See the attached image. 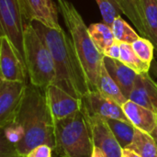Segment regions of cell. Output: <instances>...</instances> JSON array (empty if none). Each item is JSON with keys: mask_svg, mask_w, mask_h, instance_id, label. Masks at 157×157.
I'll list each match as a JSON object with an SVG mask.
<instances>
[{"mask_svg": "<svg viewBox=\"0 0 157 157\" xmlns=\"http://www.w3.org/2000/svg\"><path fill=\"white\" fill-rule=\"evenodd\" d=\"M127 149L132 150L141 157H157V144L153 137L137 129L133 142Z\"/></svg>", "mask_w": 157, "mask_h": 157, "instance_id": "7402d4cb", "label": "cell"}, {"mask_svg": "<svg viewBox=\"0 0 157 157\" xmlns=\"http://www.w3.org/2000/svg\"><path fill=\"white\" fill-rule=\"evenodd\" d=\"M129 121L139 131L151 134L155 128L157 113L132 101L128 100L122 105Z\"/></svg>", "mask_w": 157, "mask_h": 157, "instance_id": "5bb4252c", "label": "cell"}, {"mask_svg": "<svg viewBox=\"0 0 157 157\" xmlns=\"http://www.w3.org/2000/svg\"><path fill=\"white\" fill-rule=\"evenodd\" d=\"M0 79L29 83L27 68L10 40L0 36Z\"/></svg>", "mask_w": 157, "mask_h": 157, "instance_id": "52a82bcc", "label": "cell"}, {"mask_svg": "<svg viewBox=\"0 0 157 157\" xmlns=\"http://www.w3.org/2000/svg\"><path fill=\"white\" fill-rule=\"evenodd\" d=\"M103 55L105 57L119 60L121 56V42L116 40L112 45H110L103 52Z\"/></svg>", "mask_w": 157, "mask_h": 157, "instance_id": "83f0119b", "label": "cell"}, {"mask_svg": "<svg viewBox=\"0 0 157 157\" xmlns=\"http://www.w3.org/2000/svg\"><path fill=\"white\" fill-rule=\"evenodd\" d=\"M132 46L134 52L141 61L147 64H152L154 61L155 46L149 39L139 37L135 41L132 43Z\"/></svg>", "mask_w": 157, "mask_h": 157, "instance_id": "484cf974", "label": "cell"}, {"mask_svg": "<svg viewBox=\"0 0 157 157\" xmlns=\"http://www.w3.org/2000/svg\"><path fill=\"white\" fill-rule=\"evenodd\" d=\"M86 116L91 130L95 147L100 149L108 157H122L123 149L115 138L106 119L86 113Z\"/></svg>", "mask_w": 157, "mask_h": 157, "instance_id": "30bf717a", "label": "cell"}, {"mask_svg": "<svg viewBox=\"0 0 157 157\" xmlns=\"http://www.w3.org/2000/svg\"><path fill=\"white\" fill-rule=\"evenodd\" d=\"M53 157H58V156H57V155H56L55 154H53Z\"/></svg>", "mask_w": 157, "mask_h": 157, "instance_id": "d6a6232c", "label": "cell"}, {"mask_svg": "<svg viewBox=\"0 0 157 157\" xmlns=\"http://www.w3.org/2000/svg\"><path fill=\"white\" fill-rule=\"evenodd\" d=\"M32 24L53 58L55 66L53 85L81 99L89 92V86L71 37L67 36L63 29H52L36 21Z\"/></svg>", "mask_w": 157, "mask_h": 157, "instance_id": "7a4b0ae2", "label": "cell"}, {"mask_svg": "<svg viewBox=\"0 0 157 157\" xmlns=\"http://www.w3.org/2000/svg\"><path fill=\"white\" fill-rule=\"evenodd\" d=\"M119 60L138 75L149 73L151 69L150 64H147L139 59L130 43L121 42V56Z\"/></svg>", "mask_w": 157, "mask_h": 157, "instance_id": "603a6c76", "label": "cell"}, {"mask_svg": "<svg viewBox=\"0 0 157 157\" xmlns=\"http://www.w3.org/2000/svg\"><path fill=\"white\" fill-rule=\"evenodd\" d=\"M53 149L46 144H41L32 149L27 157H53Z\"/></svg>", "mask_w": 157, "mask_h": 157, "instance_id": "4316f807", "label": "cell"}, {"mask_svg": "<svg viewBox=\"0 0 157 157\" xmlns=\"http://www.w3.org/2000/svg\"><path fill=\"white\" fill-rule=\"evenodd\" d=\"M81 101L83 109L88 115L99 116L106 120L113 119L130 122L124 113L122 106L106 98L98 91L86 93L81 98Z\"/></svg>", "mask_w": 157, "mask_h": 157, "instance_id": "ba28073f", "label": "cell"}, {"mask_svg": "<svg viewBox=\"0 0 157 157\" xmlns=\"http://www.w3.org/2000/svg\"><path fill=\"white\" fill-rule=\"evenodd\" d=\"M24 49L29 82L43 89L53 84L55 79L53 58L32 22L26 28Z\"/></svg>", "mask_w": 157, "mask_h": 157, "instance_id": "5b68a950", "label": "cell"}, {"mask_svg": "<svg viewBox=\"0 0 157 157\" xmlns=\"http://www.w3.org/2000/svg\"><path fill=\"white\" fill-rule=\"evenodd\" d=\"M88 32L93 42L102 54L107 48L116 41L111 27L104 22L91 24L88 27Z\"/></svg>", "mask_w": 157, "mask_h": 157, "instance_id": "d6986e66", "label": "cell"}, {"mask_svg": "<svg viewBox=\"0 0 157 157\" xmlns=\"http://www.w3.org/2000/svg\"><path fill=\"white\" fill-rule=\"evenodd\" d=\"M58 9L70 33L75 52L85 72L90 91H98L104 55L93 42L81 14L68 0H57Z\"/></svg>", "mask_w": 157, "mask_h": 157, "instance_id": "3957f363", "label": "cell"}, {"mask_svg": "<svg viewBox=\"0 0 157 157\" xmlns=\"http://www.w3.org/2000/svg\"><path fill=\"white\" fill-rule=\"evenodd\" d=\"M54 154L58 157L93 155L95 145L83 108L68 118L54 121Z\"/></svg>", "mask_w": 157, "mask_h": 157, "instance_id": "277c9868", "label": "cell"}, {"mask_svg": "<svg viewBox=\"0 0 157 157\" xmlns=\"http://www.w3.org/2000/svg\"><path fill=\"white\" fill-rule=\"evenodd\" d=\"M151 69L153 71V74L155 75V76L157 78V62L156 61H153L152 64H151Z\"/></svg>", "mask_w": 157, "mask_h": 157, "instance_id": "4dcf8cb0", "label": "cell"}, {"mask_svg": "<svg viewBox=\"0 0 157 157\" xmlns=\"http://www.w3.org/2000/svg\"><path fill=\"white\" fill-rule=\"evenodd\" d=\"M45 96L54 121L68 118L82 108L81 99L75 98L53 84L45 88Z\"/></svg>", "mask_w": 157, "mask_h": 157, "instance_id": "8fae6325", "label": "cell"}, {"mask_svg": "<svg viewBox=\"0 0 157 157\" xmlns=\"http://www.w3.org/2000/svg\"><path fill=\"white\" fill-rule=\"evenodd\" d=\"M28 83L0 79V127L14 120Z\"/></svg>", "mask_w": 157, "mask_h": 157, "instance_id": "9c48e42d", "label": "cell"}, {"mask_svg": "<svg viewBox=\"0 0 157 157\" xmlns=\"http://www.w3.org/2000/svg\"><path fill=\"white\" fill-rule=\"evenodd\" d=\"M0 129V157H22L17 153V145L23 137V131L19 124L12 120Z\"/></svg>", "mask_w": 157, "mask_h": 157, "instance_id": "2e32d148", "label": "cell"}, {"mask_svg": "<svg viewBox=\"0 0 157 157\" xmlns=\"http://www.w3.org/2000/svg\"><path fill=\"white\" fill-rule=\"evenodd\" d=\"M115 138L122 149H127L133 142L136 128L130 122L120 120L109 119L106 120Z\"/></svg>", "mask_w": 157, "mask_h": 157, "instance_id": "44dd1931", "label": "cell"}, {"mask_svg": "<svg viewBox=\"0 0 157 157\" xmlns=\"http://www.w3.org/2000/svg\"><path fill=\"white\" fill-rule=\"evenodd\" d=\"M29 23L24 0H0L1 36L10 40L25 66V31Z\"/></svg>", "mask_w": 157, "mask_h": 157, "instance_id": "8992f818", "label": "cell"}, {"mask_svg": "<svg viewBox=\"0 0 157 157\" xmlns=\"http://www.w3.org/2000/svg\"><path fill=\"white\" fill-rule=\"evenodd\" d=\"M99 7L103 22L110 26L122 13L118 0H96Z\"/></svg>", "mask_w": 157, "mask_h": 157, "instance_id": "d4e9b609", "label": "cell"}, {"mask_svg": "<svg viewBox=\"0 0 157 157\" xmlns=\"http://www.w3.org/2000/svg\"><path fill=\"white\" fill-rule=\"evenodd\" d=\"M143 10L146 38L157 51V0H143Z\"/></svg>", "mask_w": 157, "mask_h": 157, "instance_id": "ffe728a7", "label": "cell"}, {"mask_svg": "<svg viewBox=\"0 0 157 157\" xmlns=\"http://www.w3.org/2000/svg\"><path fill=\"white\" fill-rule=\"evenodd\" d=\"M98 91L100 92L106 98L117 102L121 106H122L124 103H126L129 100L123 95L117 83L113 80V78L109 74L104 64V60L100 69V75L98 83Z\"/></svg>", "mask_w": 157, "mask_h": 157, "instance_id": "e0dca14e", "label": "cell"}, {"mask_svg": "<svg viewBox=\"0 0 157 157\" xmlns=\"http://www.w3.org/2000/svg\"><path fill=\"white\" fill-rule=\"evenodd\" d=\"M104 64L110 76L121 88L123 95L129 99L138 74L130 67L126 66L120 60L104 56Z\"/></svg>", "mask_w": 157, "mask_h": 157, "instance_id": "9a60e30c", "label": "cell"}, {"mask_svg": "<svg viewBox=\"0 0 157 157\" xmlns=\"http://www.w3.org/2000/svg\"><path fill=\"white\" fill-rule=\"evenodd\" d=\"M129 99L157 113V83L149 73L137 75Z\"/></svg>", "mask_w": 157, "mask_h": 157, "instance_id": "4fadbf2b", "label": "cell"}, {"mask_svg": "<svg viewBox=\"0 0 157 157\" xmlns=\"http://www.w3.org/2000/svg\"><path fill=\"white\" fill-rule=\"evenodd\" d=\"M29 19L52 29H62L58 21V6L52 0H24Z\"/></svg>", "mask_w": 157, "mask_h": 157, "instance_id": "7c38bea8", "label": "cell"}, {"mask_svg": "<svg viewBox=\"0 0 157 157\" xmlns=\"http://www.w3.org/2000/svg\"><path fill=\"white\" fill-rule=\"evenodd\" d=\"M14 120L23 131L17 145L20 156L27 157L32 149L41 144L49 145L54 152V120L47 104L45 89L29 82Z\"/></svg>", "mask_w": 157, "mask_h": 157, "instance_id": "6da1fadb", "label": "cell"}, {"mask_svg": "<svg viewBox=\"0 0 157 157\" xmlns=\"http://www.w3.org/2000/svg\"><path fill=\"white\" fill-rule=\"evenodd\" d=\"M111 29L115 40L120 42L132 44L140 37L137 32L121 16L114 20L113 24L111 25Z\"/></svg>", "mask_w": 157, "mask_h": 157, "instance_id": "cb8c5ba5", "label": "cell"}, {"mask_svg": "<svg viewBox=\"0 0 157 157\" xmlns=\"http://www.w3.org/2000/svg\"><path fill=\"white\" fill-rule=\"evenodd\" d=\"M120 7L124 14L138 29L140 34L146 38L144 24L143 0H118Z\"/></svg>", "mask_w": 157, "mask_h": 157, "instance_id": "ac0fdd59", "label": "cell"}, {"mask_svg": "<svg viewBox=\"0 0 157 157\" xmlns=\"http://www.w3.org/2000/svg\"><path fill=\"white\" fill-rule=\"evenodd\" d=\"M92 157H108L100 149L95 147L94 148V152H93V155Z\"/></svg>", "mask_w": 157, "mask_h": 157, "instance_id": "f546056e", "label": "cell"}, {"mask_svg": "<svg viewBox=\"0 0 157 157\" xmlns=\"http://www.w3.org/2000/svg\"><path fill=\"white\" fill-rule=\"evenodd\" d=\"M122 157H141L138 155L135 152L131 149H123L122 151Z\"/></svg>", "mask_w": 157, "mask_h": 157, "instance_id": "f1b7e54d", "label": "cell"}, {"mask_svg": "<svg viewBox=\"0 0 157 157\" xmlns=\"http://www.w3.org/2000/svg\"><path fill=\"white\" fill-rule=\"evenodd\" d=\"M150 135L153 137V139L155 140V144H157V121H156V125H155V130L153 131V132H152Z\"/></svg>", "mask_w": 157, "mask_h": 157, "instance_id": "1f68e13d", "label": "cell"}]
</instances>
